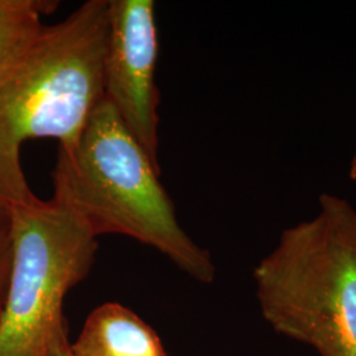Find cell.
<instances>
[{"mask_svg":"<svg viewBox=\"0 0 356 356\" xmlns=\"http://www.w3.org/2000/svg\"><path fill=\"white\" fill-rule=\"evenodd\" d=\"M69 348L72 356H166L156 331L115 302L92 310Z\"/></svg>","mask_w":356,"mask_h":356,"instance_id":"obj_6","label":"cell"},{"mask_svg":"<svg viewBox=\"0 0 356 356\" xmlns=\"http://www.w3.org/2000/svg\"><path fill=\"white\" fill-rule=\"evenodd\" d=\"M159 33L152 0H108L103 97L159 165Z\"/></svg>","mask_w":356,"mask_h":356,"instance_id":"obj_5","label":"cell"},{"mask_svg":"<svg viewBox=\"0 0 356 356\" xmlns=\"http://www.w3.org/2000/svg\"><path fill=\"white\" fill-rule=\"evenodd\" d=\"M348 177L351 178L353 181H356V151L350 161V166H348Z\"/></svg>","mask_w":356,"mask_h":356,"instance_id":"obj_12","label":"cell"},{"mask_svg":"<svg viewBox=\"0 0 356 356\" xmlns=\"http://www.w3.org/2000/svg\"><path fill=\"white\" fill-rule=\"evenodd\" d=\"M254 280L277 334L318 356H356V250L326 214L284 229Z\"/></svg>","mask_w":356,"mask_h":356,"instance_id":"obj_3","label":"cell"},{"mask_svg":"<svg viewBox=\"0 0 356 356\" xmlns=\"http://www.w3.org/2000/svg\"><path fill=\"white\" fill-rule=\"evenodd\" d=\"M58 3L51 0H0V76L42 29V16Z\"/></svg>","mask_w":356,"mask_h":356,"instance_id":"obj_7","label":"cell"},{"mask_svg":"<svg viewBox=\"0 0 356 356\" xmlns=\"http://www.w3.org/2000/svg\"><path fill=\"white\" fill-rule=\"evenodd\" d=\"M160 175V166L103 97L76 144L58 147L51 200L72 211L97 238L120 234L136 239L191 279L211 284L216 276L213 257L178 223Z\"/></svg>","mask_w":356,"mask_h":356,"instance_id":"obj_2","label":"cell"},{"mask_svg":"<svg viewBox=\"0 0 356 356\" xmlns=\"http://www.w3.org/2000/svg\"><path fill=\"white\" fill-rule=\"evenodd\" d=\"M13 264L0 316V356H49L65 332V296L89 276L97 236L72 211L36 200L10 207Z\"/></svg>","mask_w":356,"mask_h":356,"instance_id":"obj_4","label":"cell"},{"mask_svg":"<svg viewBox=\"0 0 356 356\" xmlns=\"http://www.w3.org/2000/svg\"><path fill=\"white\" fill-rule=\"evenodd\" d=\"M321 211L329 216L335 227L356 250V210L347 200L329 193L319 197Z\"/></svg>","mask_w":356,"mask_h":356,"instance_id":"obj_8","label":"cell"},{"mask_svg":"<svg viewBox=\"0 0 356 356\" xmlns=\"http://www.w3.org/2000/svg\"><path fill=\"white\" fill-rule=\"evenodd\" d=\"M49 356H72L70 355V348H69V342H67L66 334L54 339V342L51 343Z\"/></svg>","mask_w":356,"mask_h":356,"instance_id":"obj_10","label":"cell"},{"mask_svg":"<svg viewBox=\"0 0 356 356\" xmlns=\"http://www.w3.org/2000/svg\"><path fill=\"white\" fill-rule=\"evenodd\" d=\"M10 206L0 201V225L10 222Z\"/></svg>","mask_w":356,"mask_h":356,"instance_id":"obj_11","label":"cell"},{"mask_svg":"<svg viewBox=\"0 0 356 356\" xmlns=\"http://www.w3.org/2000/svg\"><path fill=\"white\" fill-rule=\"evenodd\" d=\"M11 218V216H10ZM13 264V239H11V219L8 223L0 225V316L8 289V281Z\"/></svg>","mask_w":356,"mask_h":356,"instance_id":"obj_9","label":"cell"},{"mask_svg":"<svg viewBox=\"0 0 356 356\" xmlns=\"http://www.w3.org/2000/svg\"><path fill=\"white\" fill-rule=\"evenodd\" d=\"M108 0H89L63 22L44 26L0 76V201L38 197L22 168V145L51 138L76 144L103 98Z\"/></svg>","mask_w":356,"mask_h":356,"instance_id":"obj_1","label":"cell"}]
</instances>
